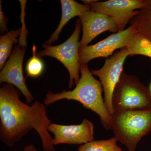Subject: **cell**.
Wrapping results in <instances>:
<instances>
[{
  "instance_id": "e0dca14e",
  "label": "cell",
  "mask_w": 151,
  "mask_h": 151,
  "mask_svg": "<svg viewBox=\"0 0 151 151\" xmlns=\"http://www.w3.org/2000/svg\"><path fill=\"white\" fill-rule=\"evenodd\" d=\"M35 45L32 47V56L27 63L26 70L27 76L35 78L40 76L44 70V64L42 60L37 55Z\"/></svg>"
},
{
  "instance_id": "d6986e66",
  "label": "cell",
  "mask_w": 151,
  "mask_h": 151,
  "mask_svg": "<svg viewBox=\"0 0 151 151\" xmlns=\"http://www.w3.org/2000/svg\"><path fill=\"white\" fill-rule=\"evenodd\" d=\"M22 151H37V150L34 145L33 144H30L29 145L25 146Z\"/></svg>"
},
{
  "instance_id": "30bf717a",
  "label": "cell",
  "mask_w": 151,
  "mask_h": 151,
  "mask_svg": "<svg viewBox=\"0 0 151 151\" xmlns=\"http://www.w3.org/2000/svg\"><path fill=\"white\" fill-rule=\"evenodd\" d=\"M48 129L54 135L52 138L54 145L63 144L81 145L94 140V125L86 119L78 125L51 123Z\"/></svg>"
},
{
  "instance_id": "8fae6325",
  "label": "cell",
  "mask_w": 151,
  "mask_h": 151,
  "mask_svg": "<svg viewBox=\"0 0 151 151\" xmlns=\"http://www.w3.org/2000/svg\"><path fill=\"white\" fill-rule=\"evenodd\" d=\"M79 18L83 31L79 49L88 46L92 40L102 33L107 31L119 32L116 21L105 14L89 10L83 13Z\"/></svg>"
},
{
  "instance_id": "7a4b0ae2",
  "label": "cell",
  "mask_w": 151,
  "mask_h": 151,
  "mask_svg": "<svg viewBox=\"0 0 151 151\" xmlns=\"http://www.w3.org/2000/svg\"><path fill=\"white\" fill-rule=\"evenodd\" d=\"M80 73V79L74 89L69 91L63 90L56 93L49 91L46 94L43 103L48 105L63 100L77 101L86 109L97 113L105 130H112V116L105 105L101 82L94 78L87 64L81 65Z\"/></svg>"
},
{
  "instance_id": "ffe728a7",
  "label": "cell",
  "mask_w": 151,
  "mask_h": 151,
  "mask_svg": "<svg viewBox=\"0 0 151 151\" xmlns=\"http://www.w3.org/2000/svg\"><path fill=\"white\" fill-rule=\"evenodd\" d=\"M150 91L151 92V84H150Z\"/></svg>"
},
{
  "instance_id": "5b68a950",
  "label": "cell",
  "mask_w": 151,
  "mask_h": 151,
  "mask_svg": "<svg viewBox=\"0 0 151 151\" xmlns=\"http://www.w3.org/2000/svg\"><path fill=\"white\" fill-rule=\"evenodd\" d=\"M81 28L80 20L76 23L75 29L70 37L59 45H51L43 44V50L37 52L40 58L44 56L54 58L61 63L68 70L69 74L68 88L70 89L78 83L80 79V65L79 61L80 47L79 36Z\"/></svg>"
},
{
  "instance_id": "277c9868",
  "label": "cell",
  "mask_w": 151,
  "mask_h": 151,
  "mask_svg": "<svg viewBox=\"0 0 151 151\" xmlns=\"http://www.w3.org/2000/svg\"><path fill=\"white\" fill-rule=\"evenodd\" d=\"M114 113L151 109V92L136 76L123 73L112 98Z\"/></svg>"
},
{
  "instance_id": "9a60e30c",
  "label": "cell",
  "mask_w": 151,
  "mask_h": 151,
  "mask_svg": "<svg viewBox=\"0 0 151 151\" xmlns=\"http://www.w3.org/2000/svg\"><path fill=\"white\" fill-rule=\"evenodd\" d=\"M22 29L8 32L0 37V69L5 65L8 58L12 53L13 46L17 43V38L20 36Z\"/></svg>"
},
{
  "instance_id": "8992f818",
  "label": "cell",
  "mask_w": 151,
  "mask_h": 151,
  "mask_svg": "<svg viewBox=\"0 0 151 151\" xmlns=\"http://www.w3.org/2000/svg\"><path fill=\"white\" fill-rule=\"evenodd\" d=\"M128 56L129 55L126 47L106 59L100 69L91 71L92 75L100 78L104 92L105 105L111 116L114 114L112 105L113 93L123 73L124 62Z\"/></svg>"
},
{
  "instance_id": "3957f363",
  "label": "cell",
  "mask_w": 151,
  "mask_h": 151,
  "mask_svg": "<svg viewBox=\"0 0 151 151\" xmlns=\"http://www.w3.org/2000/svg\"><path fill=\"white\" fill-rule=\"evenodd\" d=\"M112 119L114 137L128 151H135L142 138L151 132V109L114 113Z\"/></svg>"
},
{
  "instance_id": "4fadbf2b",
  "label": "cell",
  "mask_w": 151,
  "mask_h": 151,
  "mask_svg": "<svg viewBox=\"0 0 151 151\" xmlns=\"http://www.w3.org/2000/svg\"><path fill=\"white\" fill-rule=\"evenodd\" d=\"M131 22L137 32L151 40V0H145V6Z\"/></svg>"
},
{
  "instance_id": "7c38bea8",
  "label": "cell",
  "mask_w": 151,
  "mask_h": 151,
  "mask_svg": "<svg viewBox=\"0 0 151 151\" xmlns=\"http://www.w3.org/2000/svg\"><path fill=\"white\" fill-rule=\"evenodd\" d=\"M62 15L58 27L51 37L45 44L50 45L58 40L60 32L63 27L71 19L80 15L86 11L91 10L88 5L82 4L73 0H61Z\"/></svg>"
},
{
  "instance_id": "ac0fdd59",
  "label": "cell",
  "mask_w": 151,
  "mask_h": 151,
  "mask_svg": "<svg viewBox=\"0 0 151 151\" xmlns=\"http://www.w3.org/2000/svg\"><path fill=\"white\" fill-rule=\"evenodd\" d=\"M9 23V20L3 12L1 1H0V32L1 35L4 32H8L7 25Z\"/></svg>"
},
{
  "instance_id": "9c48e42d",
  "label": "cell",
  "mask_w": 151,
  "mask_h": 151,
  "mask_svg": "<svg viewBox=\"0 0 151 151\" xmlns=\"http://www.w3.org/2000/svg\"><path fill=\"white\" fill-rule=\"evenodd\" d=\"M26 46L16 45L8 60L0 72L1 83L15 86L25 97L27 103H32L34 97L26 84L23 71V63Z\"/></svg>"
},
{
  "instance_id": "2e32d148",
  "label": "cell",
  "mask_w": 151,
  "mask_h": 151,
  "mask_svg": "<svg viewBox=\"0 0 151 151\" xmlns=\"http://www.w3.org/2000/svg\"><path fill=\"white\" fill-rule=\"evenodd\" d=\"M118 141L115 137L108 140H93L81 145L78 151H122L117 145Z\"/></svg>"
},
{
  "instance_id": "5bb4252c",
  "label": "cell",
  "mask_w": 151,
  "mask_h": 151,
  "mask_svg": "<svg viewBox=\"0 0 151 151\" xmlns=\"http://www.w3.org/2000/svg\"><path fill=\"white\" fill-rule=\"evenodd\" d=\"M126 47L129 56L142 55L151 58V40L135 32L129 38Z\"/></svg>"
},
{
  "instance_id": "52a82bcc",
  "label": "cell",
  "mask_w": 151,
  "mask_h": 151,
  "mask_svg": "<svg viewBox=\"0 0 151 151\" xmlns=\"http://www.w3.org/2000/svg\"><path fill=\"white\" fill-rule=\"evenodd\" d=\"M145 0L97 1L89 4L91 10L107 15L116 21L119 32L126 29V26L142 8Z\"/></svg>"
},
{
  "instance_id": "ba28073f",
  "label": "cell",
  "mask_w": 151,
  "mask_h": 151,
  "mask_svg": "<svg viewBox=\"0 0 151 151\" xmlns=\"http://www.w3.org/2000/svg\"><path fill=\"white\" fill-rule=\"evenodd\" d=\"M136 31L135 27L131 25L124 30L111 35L95 44L79 49L80 65L87 64L97 58H108L116 50L126 47L129 39Z\"/></svg>"
},
{
  "instance_id": "6da1fadb",
  "label": "cell",
  "mask_w": 151,
  "mask_h": 151,
  "mask_svg": "<svg viewBox=\"0 0 151 151\" xmlns=\"http://www.w3.org/2000/svg\"><path fill=\"white\" fill-rule=\"evenodd\" d=\"M21 92L13 85L3 83L0 88V139L13 147L32 130L40 137L44 151H55L48 127L51 121L46 105L35 101L29 106L19 99Z\"/></svg>"
}]
</instances>
